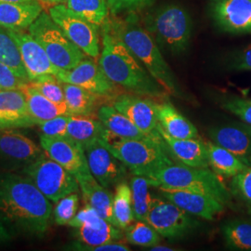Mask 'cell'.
I'll list each match as a JSON object with an SVG mask.
<instances>
[{"mask_svg":"<svg viewBox=\"0 0 251 251\" xmlns=\"http://www.w3.org/2000/svg\"><path fill=\"white\" fill-rule=\"evenodd\" d=\"M50 201L25 175L0 174V219L11 234L42 236L51 221Z\"/></svg>","mask_w":251,"mask_h":251,"instance_id":"6da1fadb","label":"cell"},{"mask_svg":"<svg viewBox=\"0 0 251 251\" xmlns=\"http://www.w3.org/2000/svg\"><path fill=\"white\" fill-rule=\"evenodd\" d=\"M102 49L99 64L110 80L127 92L153 100L166 99L170 94L147 71L134 54L110 27V20L100 26Z\"/></svg>","mask_w":251,"mask_h":251,"instance_id":"7a4b0ae2","label":"cell"},{"mask_svg":"<svg viewBox=\"0 0 251 251\" xmlns=\"http://www.w3.org/2000/svg\"><path fill=\"white\" fill-rule=\"evenodd\" d=\"M110 27L171 96L185 100L186 97L170 65L165 61L159 46L142 25L136 12H128L122 20L110 21Z\"/></svg>","mask_w":251,"mask_h":251,"instance_id":"3957f363","label":"cell"},{"mask_svg":"<svg viewBox=\"0 0 251 251\" xmlns=\"http://www.w3.org/2000/svg\"><path fill=\"white\" fill-rule=\"evenodd\" d=\"M153 187L180 189L217 199L225 206H232V194L214 171L208 168H194L172 164L147 176Z\"/></svg>","mask_w":251,"mask_h":251,"instance_id":"277c9868","label":"cell"},{"mask_svg":"<svg viewBox=\"0 0 251 251\" xmlns=\"http://www.w3.org/2000/svg\"><path fill=\"white\" fill-rule=\"evenodd\" d=\"M103 144L133 175L147 177L174 164L163 139H123L110 132Z\"/></svg>","mask_w":251,"mask_h":251,"instance_id":"5b68a950","label":"cell"},{"mask_svg":"<svg viewBox=\"0 0 251 251\" xmlns=\"http://www.w3.org/2000/svg\"><path fill=\"white\" fill-rule=\"evenodd\" d=\"M144 25L160 49L172 54L183 53L188 49L193 24L183 7L164 5L146 15Z\"/></svg>","mask_w":251,"mask_h":251,"instance_id":"8992f818","label":"cell"},{"mask_svg":"<svg viewBox=\"0 0 251 251\" xmlns=\"http://www.w3.org/2000/svg\"><path fill=\"white\" fill-rule=\"evenodd\" d=\"M28 30L60 70H70L87 58L47 12L42 11Z\"/></svg>","mask_w":251,"mask_h":251,"instance_id":"52a82bcc","label":"cell"},{"mask_svg":"<svg viewBox=\"0 0 251 251\" xmlns=\"http://www.w3.org/2000/svg\"><path fill=\"white\" fill-rule=\"evenodd\" d=\"M23 174L32 179L38 190L52 203L77 193L79 189L78 181L72 173L50 158L45 152L24 169Z\"/></svg>","mask_w":251,"mask_h":251,"instance_id":"ba28073f","label":"cell"},{"mask_svg":"<svg viewBox=\"0 0 251 251\" xmlns=\"http://www.w3.org/2000/svg\"><path fill=\"white\" fill-rule=\"evenodd\" d=\"M145 222L161 236L171 240L185 238L201 225L184 209L169 200L164 201L160 198L152 199Z\"/></svg>","mask_w":251,"mask_h":251,"instance_id":"9c48e42d","label":"cell"},{"mask_svg":"<svg viewBox=\"0 0 251 251\" xmlns=\"http://www.w3.org/2000/svg\"><path fill=\"white\" fill-rule=\"evenodd\" d=\"M49 14L63 29L73 43L92 59H98L100 54V27L81 17L67 8L63 3L49 8Z\"/></svg>","mask_w":251,"mask_h":251,"instance_id":"30bf717a","label":"cell"},{"mask_svg":"<svg viewBox=\"0 0 251 251\" xmlns=\"http://www.w3.org/2000/svg\"><path fill=\"white\" fill-rule=\"evenodd\" d=\"M43 153L30 138L15 128L0 132V168L5 171H16L27 166Z\"/></svg>","mask_w":251,"mask_h":251,"instance_id":"8fae6325","label":"cell"},{"mask_svg":"<svg viewBox=\"0 0 251 251\" xmlns=\"http://www.w3.org/2000/svg\"><path fill=\"white\" fill-rule=\"evenodd\" d=\"M57 79L82 87L103 99H114L118 95L117 85L108 78L99 63L90 59H84L70 70H60Z\"/></svg>","mask_w":251,"mask_h":251,"instance_id":"7c38bea8","label":"cell"},{"mask_svg":"<svg viewBox=\"0 0 251 251\" xmlns=\"http://www.w3.org/2000/svg\"><path fill=\"white\" fill-rule=\"evenodd\" d=\"M112 105L152 139H161L157 129L158 119L155 100L126 92L112 100Z\"/></svg>","mask_w":251,"mask_h":251,"instance_id":"4fadbf2b","label":"cell"},{"mask_svg":"<svg viewBox=\"0 0 251 251\" xmlns=\"http://www.w3.org/2000/svg\"><path fill=\"white\" fill-rule=\"evenodd\" d=\"M90 173L100 184L110 189L126 179L127 168L100 140L84 148Z\"/></svg>","mask_w":251,"mask_h":251,"instance_id":"5bb4252c","label":"cell"},{"mask_svg":"<svg viewBox=\"0 0 251 251\" xmlns=\"http://www.w3.org/2000/svg\"><path fill=\"white\" fill-rule=\"evenodd\" d=\"M40 145L46 154L76 178L90 173L84 148L69 136L48 137L41 134Z\"/></svg>","mask_w":251,"mask_h":251,"instance_id":"9a60e30c","label":"cell"},{"mask_svg":"<svg viewBox=\"0 0 251 251\" xmlns=\"http://www.w3.org/2000/svg\"><path fill=\"white\" fill-rule=\"evenodd\" d=\"M9 32L18 45L30 82L38 80L47 75L56 76L60 69L51 63L45 50L30 33H25L23 30H9Z\"/></svg>","mask_w":251,"mask_h":251,"instance_id":"2e32d148","label":"cell"},{"mask_svg":"<svg viewBox=\"0 0 251 251\" xmlns=\"http://www.w3.org/2000/svg\"><path fill=\"white\" fill-rule=\"evenodd\" d=\"M211 16L217 26L231 34H251V0H213Z\"/></svg>","mask_w":251,"mask_h":251,"instance_id":"e0dca14e","label":"cell"},{"mask_svg":"<svg viewBox=\"0 0 251 251\" xmlns=\"http://www.w3.org/2000/svg\"><path fill=\"white\" fill-rule=\"evenodd\" d=\"M162 196L167 200L184 209L192 215L212 221L216 216L223 213L226 206L209 196L180 189L158 187Z\"/></svg>","mask_w":251,"mask_h":251,"instance_id":"ac0fdd59","label":"cell"},{"mask_svg":"<svg viewBox=\"0 0 251 251\" xmlns=\"http://www.w3.org/2000/svg\"><path fill=\"white\" fill-rule=\"evenodd\" d=\"M208 136L213 143L251 166V131L247 123L216 126L208 130Z\"/></svg>","mask_w":251,"mask_h":251,"instance_id":"d6986e66","label":"cell"},{"mask_svg":"<svg viewBox=\"0 0 251 251\" xmlns=\"http://www.w3.org/2000/svg\"><path fill=\"white\" fill-rule=\"evenodd\" d=\"M157 129L169 152L183 165L194 168H209L205 141L201 138L176 139L168 134L160 125Z\"/></svg>","mask_w":251,"mask_h":251,"instance_id":"ffe728a7","label":"cell"},{"mask_svg":"<svg viewBox=\"0 0 251 251\" xmlns=\"http://www.w3.org/2000/svg\"><path fill=\"white\" fill-rule=\"evenodd\" d=\"M76 179L86 204L96 209L102 219L118 227L114 215V197L109 189L101 186L91 173L83 174Z\"/></svg>","mask_w":251,"mask_h":251,"instance_id":"44dd1931","label":"cell"},{"mask_svg":"<svg viewBox=\"0 0 251 251\" xmlns=\"http://www.w3.org/2000/svg\"><path fill=\"white\" fill-rule=\"evenodd\" d=\"M158 124L171 137L176 139L199 138L198 128L174 107L169 98L155 100Z\"/></svg>","mask_w":251,"mask_h":251,"instance_id":"7402d4cb","label":"cell"},{"mask_svg":"<svg viewBox=\"0 0 251 251\" xmlns=\"http://www.w3.org/2000/svg\"><path fill=\"white\" fill-rule=\"evenodd\" d=\"M43 11L39 1L0 3V26L9 30H25Z\"/></svg>","mask_w":251,"mask_h":251,"instance_id":"603a6c76","label":"cell"},{"mask_svg":"<svg viewBox=\"0 0 251 251\" xmlns=\"http://www.w3.org/2000/svg\"><path fill=\"white\" fill-rule=\"evenodd\" d=\"M109 130L93 116H70L67 134L83 148L100 140H106Z\"/></svg>","mask_w":251,"mask_h":251,"instance_id":"cb8c5ba5","label":"cell"},{"mask_svg":"<svg viewBox=\"0 0 251 251\" xmlns=\"http://www.w3.org/2000/svg\"><path fill=\"white\" fill-rule=\"evenodd\" d=\"M0 117L18 122L23 127L37 124L30 116L26 96L22 89H0Z\"/></svg>","mask_w":251,"mask_h":251,"instance_id":"d4e9b609","label":"cell"},{"mask_svg":"<svg viewBox=\"0 0 251 251\" xmlns=\"http://www.w3.org/2000/svg\"><path fill=\"white\" fill-rule=\"evenodd\" d=\"M26 96L27 105L30 116L37 124L60 116H70L66 103H55L46 98L29 83L21 88Z\"/></svg>","mask_w":251,"mask_h":251,"instance_id":"484cf974","label":"cell"},{"mask_svg":"<svg viewBox=\"0 0 251 251\" xmlns=\"http://www.w3.org/2000/svg\"><path fill=\"white\" fill-rule=\"evenodd\" d=\"M97 117L112 134L119 138L138 140L151 138L113 105H101L97 111Z\"/></svg>","mask_w":251,"mask_h":251,"instance_id":"4316f807","label":"cell"},{"mask_svg":"<svg viewBox=\"0 0 251 251\" xmlns=\"http://www.w3.org/2000/svg\"><path fill=\"white\" fill-rule=\"evenodd\" d=\"M205 144L207 150L209 167L218 176L233 178L249 167L235 155H233L232 152L216 144L212 141H205Z\"/></svg>","mask_w":251,"mask_h":251,"instance_id":"83f0119b","label":"cell"},{"mask_svg":"<svg viewBox=\"0 0 251 251\" xmlns=\"http://www.w3.org/2000/svg\"><path fill=\"white\" fill-rule=\"evenodd\" d=\"M62 85L70 116H93L99 109L100 99L103 98L76 85L63 82Z\"/></svg>","mask_w":251,"mask_h":251,"instance_id":"f1b7e54d","label":"cell"},{"mask_svg":"<svg viewBox=\"0 0 251 251\" xmlns=\"http://www.w3.org/2000/svg\"><path fill=\"white\" fill-rule=\"evenodd\" d=\"M75 234L79 242L90 247L117 242L124 238L123 230L102 219L95 225H82L75 228Z\"/></svg>","mask_w":251,"mask_h":251,"instance_id":"f546056e","label":"cell"},{"mask_svg":"<svg viewBox=\"0 0 251 251\" xmlns=\"http://www.w3.org/2000/svg\"><path fill=\"white\" fill-rule=\"evenodd\" d=\"M0 62L9 66L20 79L30 83L18 45L9 30L0 26Z\"/></svg>","mask_w":251,"mask_h":251,"instance_id":"4dcf8cb0","label":"cell"},{"mask_svg":"<svg viewBox=\"0 0 251 251\" xmlns=\"http://www.w3.org/2000/svg\"><path fill=\"white\" fill-rule=\"evenodd\" d=\"M113 208L117 225L120 229L125 230L136 221L132 208L131 188L124 180L116 186Z\"/></svg>","mask_w":251,"mask_h":251,"instance_id":"1f68e13d","label":"cell"},{"mask_svg":"<svg viewBox=\"0 0 251 251\" xmlns=\"http://www.w3.org/2000/svg\"><path fill=\"white\" fill-rule=\"evenodd\" d=\"M225 246L233 251H251V224L240 220L229 221L222 226Z\"/></svg>","mask_w":251,"mask_h":251,"instance_id":"d6a6232c","label":"cell"},{"mask_svg":"<svg viewBox=\"0 0 251 251\" xmlns=\"http://www.w3.org/2000/svg\"><path fill=\"white\" fill-rule=\"evenodd\" d=\"M63 4L81 17L100 27L109 20L106 0H65Z\"/></svg>","mask_w":251,"mask_h":251,"instance_id":"836d02e7","label":"cell"},{"mask_svg":"<svg viewBox=\"0 0 251 251\" xmlns=\"http://www.w3.org/2000/svg\"><path fill=\"white\" fill-rule=\"evenodd\" d=\"M150 181L147 177L134 175L130 179V188L132 194V208L136 221H146V216L152 205L149 186Z\"/></svg>","mask_w":251,"mask_h":251,"instance_id":"e575fe53","label":"cell"},{"mask_svg":"<svg viewBox=\"0 0 251 251\" xmlns=\"http://www.w3.org/2000/svg\"><path fill=\"white\" fill-rule=\"evenodd\" d=\"M123 231L126 240L135 246L152 248L161 241V235L146 222L137 221Z\"/></svg>","mask_w":251,"mask_h":251,"instance_id":"d590c367","label":"cell"},{"mask_svg":"<svg viewBox=\"0 0 251 251\" xmlns=\"http://www.w3.org/2000/svg\"><path fill=\"white\" fill-rule=\"evenodd\" d=\"M217 99L220 107L239 117L245 123L251 125V98L225 94L219 96Z\"/></svg>","mask_w":251,"mask_h":251,"instance_id":"8d00e7d4","label":"cell"},{"mask_svg":"<svg viewBox=\"0 0 251 251\" xmlns=\"http://www.w3.org/2000/svg\"><path fill=\"white\" fill-rule=\"evenodd\" d=\"M79 206L77 193H73L60 199L54 208V222L58 225H68L76 215Z\"/></svg>","mask_w":251,"mask_h":251,"instance_id":"74e56055","label":"cell"},{"mask_svg":"<svg viewBox=\"0 0 251 251\" xmlns=\"http://www.w3.org/2000/svg\"><path fill=\"white\" fill-rule=\"evenodd\" d=\"M29 84L55 103H65L62 82L55 75H47Z\"/></svg>","mask_w":251,"mask_h":251,"instance_id":"f35d334b","label":"cell"},{"mask_svg":"<svg viewBox=\"0 0 251 251\" xmlns=\"http://www.w3.org/2000/svg\"><path fill=\"white\" fill-rule=\"evenodd\" d=\"M229 190L232 196L251 206V166L232 178Z\"/></svg>","mask_w":251,"mask_h":251,"instance_id":"ab89813d","label":"cell"},{"mask_svg":"<svg viewBox=\"0 0 251 251\" xmlns=\"http://www.w3.org/2000/svg\"><path fill=\"white\" fill-rule=\"evenodd\" d=\"M109 12L117 15L124 12H136L152 5L153 0H106Z\"/></svg>","mask_w":251,"mask_h":251,"instance_id":"60d3db41","label":"cell"},{"mask_svg":"<svg viewBox=\"0 0 251 251\" xmlns=\"http://www.w3.org/2000/svg\"><path fill=\"white\" fill-rule=\"evenodd\" d=\"M70 116L64 115L54 117L40 123V130L42 135L48 137H65L67 134V126Z\"/></svg>","mask_w":251,"mask_h":251,"instance_id":"b9f144b4","label":"cell"},{"mask_svg":"<svg viewBox=\"0 0 251 251\" xmlns=\"http://www.w3.org/2000/svg\"><path fill=\"white\" fill-rule=\"evenodd\" d=\"M102 220L99 213L92 206L86 204L78 213L74 217L72 221L69 223V226L74 228H78L82 225H94L99 224Z\"/></svg>","mask_w":251,"mask_h":251,"instance_id":"7bdbcfd3","label":"cell"},{"mask_svg":"<svg viewBox=\"0 0 251 251\" xmlns=\"http://www.w3.org/2000/svg\"><path fill=\"white\" fill-rule=\"evenodd\" d=\"M66 250L69 251H129L130 249L121 242H111L107 244H103L97 247H90L87 246L83 243L79 242L78 240L76 242L72 243L66 247Z\"/></svg>","mask_w":251,"mask_h":251,"instance_id":"ee69618b","label":"cell"},{"mask_svg":"<svg viewBox=\"0 0 251 251\" xmlns=\"http://www.w3.org/2000/svg\"><path fill=\"white\" fill-rule=\"evenodd\" d=\"M25 84L28 83L20 79L9 66L0 62V89H21Z\"/></svg>","mask_w":251,"mask_h":251,"instance_id":"f6af8a7d","label":"cell"},{"mask_svg":"<svg viewBox=\"0 0 251 251\" xmlns=\"http://www.w3.org/2000/svg\"><path fill=\"white\" fill-rule=\"evenodd\" d=\"M230 68L233 70H251V45L235 54L230 61Z\"/></svg>","mask_w":251,"mask_h":251,"instance_id":"bcb514c9","label":"cell"},{"mask_svg":"<svg viewBox=\"0 0 251 251\" xmlns=\"http://www.w3.org/2000/svg\"><path fill=\"white\" fill-rule=\"evenodd\" d=\"M18 127H23V126L21 125L18 122L15 121H10L4 119L2 117H0V132L6 129H10V128H18Z\"/></svg>","mask_w":251,"mask_h":251,"instance_id":"7dc6e473","label":"cell"},{"mask_svg":"<svg viewBox=\"0 0 251 251\" xmlns=\"http://www.w3.org/2000/svg\"><path fill=\"white\" fill-rule=\"evenodd\" d=\"M12 234L9 233L7 227L4 225L0 219V243H6L11 240Z\"/></svg>","mask_w":251,"mask_h":251,"instance_id":"c3c4849f","label":"cell"},{"mask_svg":"<svg viewBox=\"0 0 251 251\" xmlns=\"http://www.w3.org/2000/svg\"><path fill=\"white\" fill-rule=\"evenodd\" d=\"M39 3L42 5V6H46V7H52L55 5H58V4H62L64 3L65 0H38Z\"/></svg>","mask_w":251,"mask_h":251,"instance_id":"681fc988","label":"cell"},{"mask_svg":"<svg viewBox=\"0 0 251 251\" xmlns=\"http://www.w3.org/2000/svg\"><path fill=\"white\" fill-rule=\"evenodd\" d=\"M150 251H174L175 250L172 249V248H169V247H166V246H160L159 244L158 245H155L152 247L150 249Z\"/></svg>","mask_w":251,"mask_h":251,"instance_id":"f907efd6","label":"cell"},{"mask_svg":"<svg viewBox=\"0 0 251 251\" xmlns=\"http://www.w3.org/2000/svg\"><path fill=\"white\" fill-rule=\"evenodd\" d=\"M37 0H0V3H15V2H34Z\"/></svg>","mask_w":251,"mask_h":251,"instance_id":"816d5d0a","label":"cell"},{"mask_svg":"<svg viewBox=\"0 0 251 251\" xmlns=\"http://www.w3.org/2000/svg\"><path fill=\"white\" fill-rule=\"evenodd\" d=\"M249 213L251 215V206H250V208H249Z\"/></svg>","mask_w":251,"mask_h":251,"instance_id":"f5cc1de1","label":"cell"},{"mask_svg":"<svg viewBox=\"0 0 251 251\" xmlns=\"http://www.w3.org/2000/svg\"><path fill=\"white\" fill-rule=\"evenodd\" d=\"M248 125H249V127H250V129H251V125H250V124H248Z\"/></svg>","mask_w":251,"mask_h":251,"instance_id":"db71d44e","label":"cell"}]
</instances>
